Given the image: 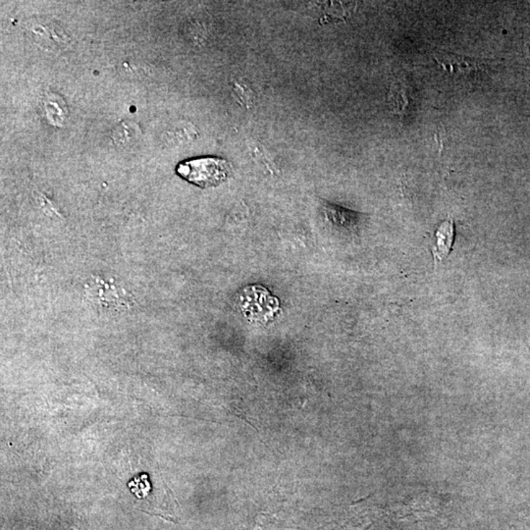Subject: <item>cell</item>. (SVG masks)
I'll use <instances>...</instances> for the list:
<instances>
[{"label": "cell", "mask_w": 530, "mask_h": 530, "mask_svg": "<svg viewBox=\"0 0 530 530\" xmlns=\"http://www.w3.org/2000/svg\"><path fill=\"white\" fill-rule=\"evenodd\" d=\"M176 172L201 188L216 187L228 178L230 165L226 160L218 157H200L181 162Z\"/></svg>", "instance_id": "6da1fadb"}, {"label": "cell", "mask_w": 530, "mask_h": 530, "mask_svg": "<svg viewBox=\"0 0 530 530\" xmlns=\"http://www.w3.org/2000/svg\"><path fill=\"white\" fill-rule=\"evenodd\" d=\"M434 60L445 71L456 77L472 78L480 71L477 60L457 54L438 53L434 54Z\"/></svg>", "instance_id": "7a4b0ae2"}, {"label": "cell", "mask_w": 530, "mask_h": 530, "mask_svg": "<svg viewBox=\"0 0 530 530\" xmlns=\"http://www.w3.org/2000/svg\"><path fill=\"white\" fill-rule=\"evenodd\" d=\"M435 245L433 249L434 258L441 261L448 258L453 248L455 240V224L452 219L445 221L439 225L435 232Z\"/></svg>", "instance_id": "3957f363"}, {"label": "cell", "mask_w": 530, "mask_h": 530, "mask_svg": "<svg viewBox=\"0 0 530 530\" xmlns=\"http://www.w3.org/2000/svg\"><path fill=\"white\" fill-rule=\"evenodd\" d=\"M328 216L337 226L351 232L358 229L359 224L363 221L361 214L339 206H330L328 208Z\"/></svg>", "instance_id": "277c9868"}, {"label": "cell", "mask_w": 530, "mask_h": 530, "mask_svg": "<svg viewBox=\"0 0 530 530\" xmlns=\"http://www.w3.org/2000/svg\"><path fill=\"white\" fill-rule=\"evenodd\" d=\"M129 487L138 498L147 497L152 489L151 483L149 482L146 475L135 478L133 482L129 483Z\"/></svg>", "instance_id": "5b68a950"}, {"label": "cell", "mask_w": 530, "mask_h": 530, "mask_svg": "<svg viewBox=\"0 0 530 530\" xmlns=\"http://www.w3.org/2000/svg\"><path fill=\"white\" fill-rule=\"evenodd\" d=\"M526 45L530 56V30L526 33Z\"/></svg>", "instance_id": "8992f818"}]
</instances>
